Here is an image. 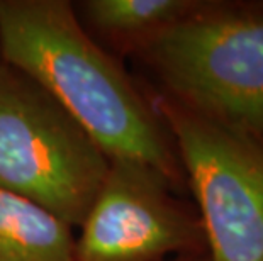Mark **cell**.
Here are the masks:
<instances>
[{"mask_svg":"<svg viewBox=\"0 0 263 261\" xmlns=\"http://www.w3.org/2000/svg\"><path fill=\"white\" fill-rule=\"evenodd\" d=\"M0 61L41 85L109 159L177 178L158 119L119 63L83 31L65 0H0Z\"/></svg>","mask_w":263,"mask_h":261,"instance_id":"cell-1","label":"cell"},{"mask_svg":"<svg viewBox=\"0 0 263 261\" xmlns=\"http://www.w3.org/2000/svg\"><path fill=\"white\" fill-rule=\"evenodd\" d=\"M110 159L90 134L21 70L0 61V190L82 226Z\"/></svg>","mask_w":263,"mask_h":261,"instance_id":"cell-2","label":"cell"},{"mask_svg":"<svg viewBox=\"0 0 263 261\" xmlns=\"http://www.w3.org/2000/svg\"><path fill=\"white\" fill-rule=\"evenodd\" d=\"M185 109L245 136H263V19L192 14L143 41Z\"/></svg>","mask_w":263,"mask_h":261,"instance_id":"cell-3","label":"cell"},{"mask_svg":"<svg viewBox=\"0 0 263 261\" xmlns=\"http://www.w3.org/2000/svg\"><path fill=\"white\" fill-rule=\"evenodd\" d=\"M199 202L211 261L263 259V149L248 136L161 104Z\"/></svg>","mask_w":263,"mask_h":261,"instance_id":"cell-4","label":"cell"},{"mask_svg":"<svg viewBox=\"0 0 263 261\" xmlns=\"http://www.w3.org/2000/svg\"><path fill=\"white\" fill-rule=\"evenodd\" d=\"M172 180L133 159H110L107 176L82 222L78 261H158L190 248L199 227L170 195Z\"/></svg>","mask_w":263,"mask_h":261,"instance_id":"cell-5","label":"cell"},{"mask_svg":"<svg viewBox=\"0 0 263 261\" xmlns=\"http://www.w3.org/2000/svg\"><path fill=\"white\" fill-rule=\"evenodd\" d=\"M0 261H78L77 239L57 215L0 190Z\"/></svg>","mask_w":263,"mask_h":261,"instance_id":"cell-6","label":"cell"},{"mask_svg":"<svg viewBox=\"0 0 263 261\" xmlns=\"http://www.w3.org/2000/svg\"><path fill=\"white\" fill-rule=\"evenodd\" d=\"M200 4L187 0H87L85 19L95 29L114 37H139L141 43L158 31L199 12Z\"/></svg>","mask_w":263,"mask_h":261,"instance_id":"cell-7","label":"cell"},{"mask_svg":"<svg viewBox=\"0 0 263 261\" xmlns=\"http://www.w3.org/2000/svg\"><path fill=\"white\" fill-rule=\"evenodd\" d=\"M261 261H263V259H261Z\"/></svg>","mask_w":263,"mask_h":261,"instance_id":"cell-8","label":"cell"}]
</instances>
